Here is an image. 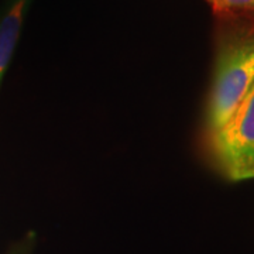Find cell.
Wrapping results in <instances>:
<instances>
[{
  "label": "cell",
  "instance_id": "7a4b0ae2",
  "mask_svg": "<svg viewBox=\"0 0 254 254\" xmlns=\"http://www.w3.org/2000/svg\"><path fill=\"white\" fill-rule=\"evenodd\" d=\"M210 136V150L230 181L254 180V86L233 116Z\"/></svg>",
  "mask_w": 254,
  "mask_h": 254
},
{
  "label": "cell",
  "instance_id": "6da1fadb",
  "mask_svg": "<svg viewBox=\"0 0 254 254\" xmlns=\"http://www.w3.org/2000/svg\"><path fill=\"white\" fill-rule=\"evenodd\" d=\"M253 86L254 31H247L219 48L206 115L209 134L226 125Z\"/></svg>",
  "mask_w": 254,
  "mask_h": 254
},
{
  "label": "cell",
  "instance_id": "277c9868",
  "mask_svg": "<svg viewBox=\"0 0 254 254\" xmlns=\"http://www.w3.org/2000/svg\"><path fill=\"white\" fill-rule=\"evenodd\" d=\"M218 16H235L246 11H254V0H208Z\"/></svg>",
  "mask_w": 254,
  "mask_h": 254
},
{
  "label": "cell",
  "instance_id": "3957f363",
  "mask_svg": "<svg viewBox=\"0 0 254 254\" xmlns=\"http://www.w3.org/2000/svg\"><path fill=\"white\" fill-rule=\"evenodd\" d=\"M28 1L30 0H11L6 13L0 18V83L17 44Z\"/></svg>",
  "mask_w": 254,
  "mask_h": 254
}]
</instances>
